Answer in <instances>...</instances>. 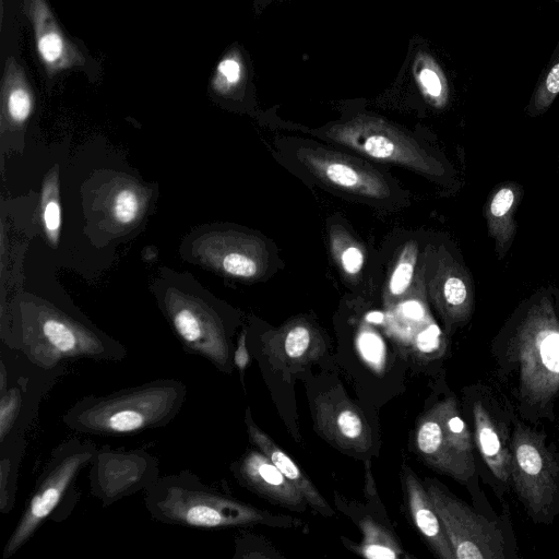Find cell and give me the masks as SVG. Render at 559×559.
<instances>
[{
    "instance_id": "obj_1",
    "label": "cell",
    "mask_w": 559,
    "mask_h": 559,
    "mask_svg": "<svg viewBox=\"0 0 559 559\" xmlns=\"http://www.w3.org/2000/svg\"><path fill=\"white\" fill-rule=\"evenodd\" d=\"M186 400L182 381L156 379L103 395H86L62 415V423L83 435L136 433L168 425Z\"/></svg>"
},
{
    "instance_id": "obj_2",
    "label": "cell",
    "mask_w": 559,
    "mask_h": 559,
    "mask_svg": "<svg viewBox=\"0 0 559 559\" xmlns=\"http://www.w3.org/2000/svg\"><path fill=\"white\" fill-rule=\"evenodd\" d=\"M8 345L44 370L80 359L121 361L127 357V349L119 342L49 308L22 310Z\"/></svg>"
},
{
    "instance_id": "obj_3",
    "label": "cell",
    "mask_w": 559,
    "mask_h": 559,
    "mask_svg": "<svg viewBox=\"0 0 559 559\" xmlns=\"http://www.w3.org/2000/svg\"><path fill=\"white\" fill-rule=\"evenodd\" d=\"M150 515L164 524L215 530L265 522L261 510L207 486L190 471L160 476L145 491Z\"/></svg>"
},
{
    "instance_id": "obj_4",
    "label": "cell",
    "mask_w": 559,
    "mask_h": 559,
    "mask_svg": "<svg viewBox=\"0 0 559 559\" xmlns=\"http://www.w3.org/2000/svg\"><path fill=\"white\" fill-rule=\"evenodd\" d=\"M98 448L92 441L71 438L57 445L36 480L34 490L2 550L14 556L48 519L59 511L75 488L78 475L93 461Z\"/></svg>"
},
{
    "instance_id": "obj_5",
    "label": "cell",
    "mask_w": 559,
    "mask_h": 559,
    "mask_svg": "<svg viewBox=\"0 0 559 559\" xmlns=\"http://www.w3.org/2000/svg\"><path fill=\"white\" fill-rule=\"evenodd\" d=\"M511 478L528 514L549 521L559 506V462L545 443V437L518 423L511 441Z\"/></svg>"
},
{
    "instance_id": "obj_6",
    "label": "cell",
    "mask_w": 559,
    "mask_h": 559,
    "mask_svg": "<svg viewBox=\"0 0 559 559\" xmlns=\"http://www.w3.org/2000/svg\"><path fill=\"white\" fill-rule=\"evenodd\" d=\"M514 347L522 394L533 400L555 395L559 390V321L547 298L528 310Z\"/></svg>"
},
{
    "instance_id": "obj_7",
    "label": "cell",
    "mask_w": 559,
    "mask_h": 559,
    "mask_svg": "<svg viewBox=\"0 0 559 559\" xmlns=\"http://www.w3.org/2000/svg\"><path fill=\"white\" fill-rule=\"evenodd\" d=\"M416 449L442 474L466 483L475 474L474 443L454 397L435 404L419 420Z\"/></svg>"
},
{
    "instance_id": "obj_8",
    "label": "cell",
    "mask_w": 559,
    "mask_h": 559,
    "mask_svg": "<svg viewBox=\"0 0 559 559\" xmlns=\"http://www.w3.org/2000/svg\"><path fill=\"white\" fill-rule=\"evenodd\" d=\"M325 135L371 159L401 165L429 176H441L443 167L413 138L376 117L361 116L335 124Z\"/></svg>"
},
{
    "instance_id": "obj_9",
    "label": "cell",
    "mask_w": 559,
    "mask_h": 559,
    "mask_svg": "<svg viewBox=\"0 0 559 559\" xmlns=\"http://www.w3.org/2000/svg\"><path fill=\"white\" fill-rule=\"evenodd\" d=\"M433 480L427 479L424 485L441 520L455 559L506 558L504 540L498 526Z\"/></svg>"
},
{
    "instance_id": "obj_10",
    "label": "cell",
    "mask_w": 559,
    "mask_h": 559,
    "mask_svg": "<svg viewBox=\"0 0 559 559\" xmlns=\"http://www.w3.org/2000/svg\"><path fill=\"white\" fill-rule=\"evenodd\" d=\"M159 477L157 457L144 449L98 448L88 469L91 493L104 507L146 491Z\"/></svg>"
},
{
    "instance_id": "obj_11",
    "label": "cell",
    "mask_w": 559,
    "mask_h": 559,
    "mask_svg": "<svg viewBox=\"0 0 559 559\" xmlns=\"http://www.w3.org/2000/svg\"><path fill=\"white\" fill-rule=\"evenodd\" d=\"M166 313L186 352L210 361L216 369L229 373L233 352L227 328L222 317L203 302L171 297L165 302Z\"/></svg>"
},
{
    "instance_id": "obj_12",
    "label": "cell",
    "mask_w": 559,
    "mask_h": 559,
    "mask_svg": "<svg viewBox=\"0 0 559 559\" xmlns=\"http://www.w3.org/2000/svg\"><path fill=\"white\" fill-rule=\"evenodd\" d=\"M296 155L311 174L332 187L376 199L390 194L385 178L356 158L322 147L308 146L298 148Z\"/></svg>"
},
{
    "instance_id": "obj_13",
    "label": "cell",
    "mask_w": 559,
    "mask_h": 559,
    "mask_svg": "<svg viewBox=\"0 0 559 559\" xmlns=\"http://www.w3.org/2000/svg\"><path fill=\"white\" fill-rule=\"evenodd\" d=\"M427 273L430 298L448 328L468 320L474 304L472 281L467 272L440 248Z\"/></svg>"
},
{
    "instance_id": "obj_14",
    "label": "cell",
    "mask_w": 559,
    "mask_h": 559,
    "mask_svg": "<svg viewBox=\"0 0 559 559\" xmlns=\"http://www.w3.org/2000/svg\"><path fill=\"white\" fill-rule=\"evenodd\" d=\"M313 417L319 431L341 449L360 453L372 444L362 412L344 393L333 390L318 396Z\"/></svg>"
},
{
    "instance_id": "obj_15",
    "label": "cell",
    "mask_w": 559,
    "mask_h": 559,
    "mask_svg": "<svg viewBox=\"0 0 559 559\" xmlns=\"http://www.w3.org/2000/svg\"><path fill=\"white\" fill-rule=\"evenodd\" d=\"M206 254L213 265L239 278L260 277L267 267L269 253L262 239L245 234H221L209 239Z\"/></svg>"
},
{
    "instance_id": "obj_16",
    "label": "cell",
    "mask_w": 559,
    "mask_h": 559,
    "mask_svg": "<svg viewBox=\"0 0 559 559\" xmlns=\"http://www.w3.org/2000/svg\"><path fill=\"white\" fill-rule=\"evenodd\" d=\"M24 7L34 29L37 53L50 74L83 62L81 52L67 38L45 0H25Z\"/></svg>"
},
{
    "instance_id": "obj_17",
    "label": "cell",
    "mask_w": 559,
    "mask_h": 559,
    "mask_svg": "<svg viewBox=\"0 0 559 559\" xmlns=\"http://www.w3.org/2000/svg\"><path fill=\"white\" fill-rule=\"evenodd\" d=\"M239 481L275 503L294 510H304L307 500L261 451H248L233 464Z\"/></svg>"
},
{
    "instance_id": "obj_18",
    "label": "cell",
    "mask_w": 559,
    "mask_h": 559,
    "mask_svg": "<svg viewBox=\"0 0 559 559\" xmlns=\"http://www.w3.org/2000/svg\"><path fill=\"white\" fill-rule=\"evenodd\" d=\"M475 440L480 454L495 477L503 483L511 478V437L504 423L484 402L473 405Z\"/></svg>"
},
{
    "instance_id": "obj_19",
    "label": "cell",
    "mask_w": 559,
    "mask_h": 559,
    "mask_svg": "<svg viewBox=\"0 0 559 559\" xmlns=\"http://www.w3.org/2000/svg\"><path fill=\"white\" fill-rule=\"evenodd\" d=\"M403 477L408 510L416 527L439 558L455 559L453 548L425 485L406 466H403Z\"/></svg>"
},
{
    "instance_id": "obj_20",
    "label": "cell",
    "mask_w": 559,
    "mask_h": 559,
    "mask_svg": "<svg viewBox=\"0 0 559 559\" xmlns=\"http://www.w3.org/2000/svg\"><path fill=\"white\" fill-rule=\"evenodd\" d=\"M245 423L251 442L264 453L284 476L302 493L307 503L324 516L334 514L333 509L317 490L312 481L299 466L253 421L250 408H247Z\"/></svg>"
},
{
    "instance_id": "obj_21",
    "label": "cell",
    "mask_w": 559,
    "mask_h": 559,
    "mask_svg": "<svg viewBox=\"0 0 559 559\" xmlns=\"http://www.w3.org/2000/svg\"><path fill=\"white\" fill-rule=\"evenodd\" d=\"M520 189L511 183L497 189L487 205L486 216L489 235L496 241V249L503 254L510 247L516 224L515 210L520 200Z\"/></svg>"
},
{
    "instance_id": "obj_22",
    "label": "cell",
    "mask_w": 559,
    "mask_h": 559,
    "mask_svg": "<svg viewBox=\"0 0 559 559\" xmlns=\"http://www.w3.org/2000/svg\"><path fill=\"white\" fill-rule=\"evenodd\" d=\"M3 104L8 117L16 123H23L34 108V97L23 69L8 59L3 75Z\"/></svg>"
},
{
    "instance_id": "obj_23",
    "label": "cell",
    "mask_w": 559,
    "mask_h": 559,
    "mask_svg": "<svg viewBox=\"0 0 559 559\" xmlns=\"http://www.w3.org/2000/svg\"><path fill=\"white\" fill-rule=\"evenodd\" d=\"M331 254L343 274L357 276L365 264L361 245L341 225H332L329 230Z\"/></svg>"
},
{
    "instance_id": "obj_24",
    "label": "cell",
    "mask_w": 559,
    "mask_h": 559,
    "mask_svg": "<svg viewBox=\"0 0 559 559\" xmlns=\"http://www.w3.org/2000/svg\"><path fill=\"white\" fill-rule=\"evenodd\" d=\"M364 534L361 544L356 551L369 559H397L403 555L394 536L372 519L360 523Z\"/></svg>"
},
{
    "instance_id": "obj_25",
    "label": "cell",
    "mask_w": 559,
    "mask_h": 559,
    "mask_svg": "<svg viewBox=\"0 0 559 559\" xmlns=\"http://www.w3.org/2000/svg\"><path fill=\"white\" fill-rule=\"evenodd\" d=\"M559 95V40L542 71L527 106L531 116L544 114Z\"/></svg>"
},
{
    "instance_id": "obj_26",
    "label": "cell",
    "mask_w": 559,
    "mask_h": 559,
    "mask_svg": "<svg viewBox=\"0 0 559 559\" xmlns=\"http://www.w3.org/2000/svg\"><path fill=\"white\" fill-rule=\"evenodd\" d=\"M417 258V242L414 240L406 242L399 254L386 284L384 294L386 304H392L406 294L413 282Z\"/></svg>"
},
{
    "instance_id": "obj_27",
    "label": "cell",
    "mask_w": 559,
    "mask_h": 559,
    "mask_svg": "<svg viewBox=\"0 0 559 559\" xmlns=\"http://www.w3.org/2000/svg\"><path fill=\"white\" fill-rule=\"evenodd\" d=\"M23 439L15 441L8 448V452H2L0 461V512L7 514L11 512L15 502L17 467L24 449Z\"/></svg>"
},
{
    "instance_id": "obj_28",
    "label": "cell",
    "mask_w": 559,
    "mask_h": 559,
    "mask_svg": "<svg viewBox=\"0 0 559 559\" xmlns=\"http://www.w3.org/2000/svg\"><path fill=\"white\" fill-rule=\"evenodd\" d=\"M314 331L304 322L293 323L281 334V347L285 357L293 361L310 358Z\"/></svg>"
},
{
    "instance_id": "obj_29",
    "label": "cell",
    "mask_w": 559,
    "mask_h": 559,
    "mask_svg": "<svg viewBox=\"0 0 559 559\" xmlns=\"http://www.w3.org/2000/svg\"><path fill=\"white\" fill-rule=\"evenodd\" d=\"M23 390L13 384L0 394V443L3 444L15 428L23 407Z\"/></svg>"
},
{
    "instance_id": "obj_30",
    "label": "cell",
    "mask_w": 559,
    "mask_h": 559,
    "mask_svg": "<svg viewBox=\"0 0 559 559\" xmlns=\"http://www.w3.org/2000/svg\"><path fill=\"white\" fill-rule=\"evenodd\" d=\"M43 222L51 241H57L60 229V205L57 191V178L53 175L45 183L43 191Z\"/></svg>"
},
{
    "instance_id": "obj_31",
    "label": "cell",
    "mask_w": 559,
    "mask_h": 559,
    "mask_svg": "<svg viewBox=\"0 0 559 559\" xmlns=\"http://www.w3.org/2000/svg\"><path fill=\"white\" fill-rule=\"evenodd\" d=\"M242 79V64L236 55L224 57L217 64L212 86L219 94L234 90Z\"/></svg>"
},
{
    "instance_id": "obj_32",
    "label": "cell",
    "mask_w": 559,
    "mask_h": 559,
    "mask_svg": "<svg viewBox=\"0 0 559 559\" xmlns=\"http://www.w3.org/2000/svg\"><path fill=\"white\" fill-rule=\"evenodd\" d=\"M418 80L425 95L437 106H442L447 102V84L443 75L437 68H423L419 72Z\"/></svg>"
},
{
    "instance_id": "obj_33",
    "label": "cell",
    "mask_w": 559,
    "mask_h": 559,
    "mask_svg": "<svg viewBox=\"0 0 559 559\" xmlns=\"http://www.w3.org/2000/svg\"><path fill=\"white\" fill-rule=\"evenodd\" d=\"M141 207L139 195L132 189H121L112 200V215L118 223L130 224L139 215Z\"/></svg>"
},
{
    "instance_id": "obj_34",
    "label": "cell",
    "mask_w": 559,
    "mask_h": 559,
    "mask_svg": "<svg viewBox=\"0 0 559 559\" xmlns=\"http://www.w3.org/2000/svg\"><path fill=\"white\" fill-rule=\"evenodd\" d=\"M250 360L247 347V332L242 331L240 334L237 346L233 352V364L240 371L243 372Z\"/></svg>"
},
{
    "instance_id": "obj_35",
    "label": "cell",
    "mask_w": 559,
    "mask_h": 559,
    "mask_svg": "<svg viewBox=\"0 0 559 559\" xmlns=\"http://www.w3.org/2000/svg\"><path fill=\"white\" fill-rule=\"evenodd\" d=\"M0 394L5 392L8 390V388L10 386L9 384V377H8V373H7V369H5V365H4V361L3 359H1V364H0Z\"/></svg>"
},
{
    "instance_id": "obj_36",
    "label": "cell",
    "mask_w": 559,
    "mask_h": 559,
    "mask_svg": "<svg viewBox=\"0 0 559 559\" xmlns=\"http://www.w3.org/2000/svg\"><path fill=\"white\" fill-rule=\"evenodd\" d=\"M555 1H558V2H559V0H555Z\"/></svg>"
}]
</instances>
